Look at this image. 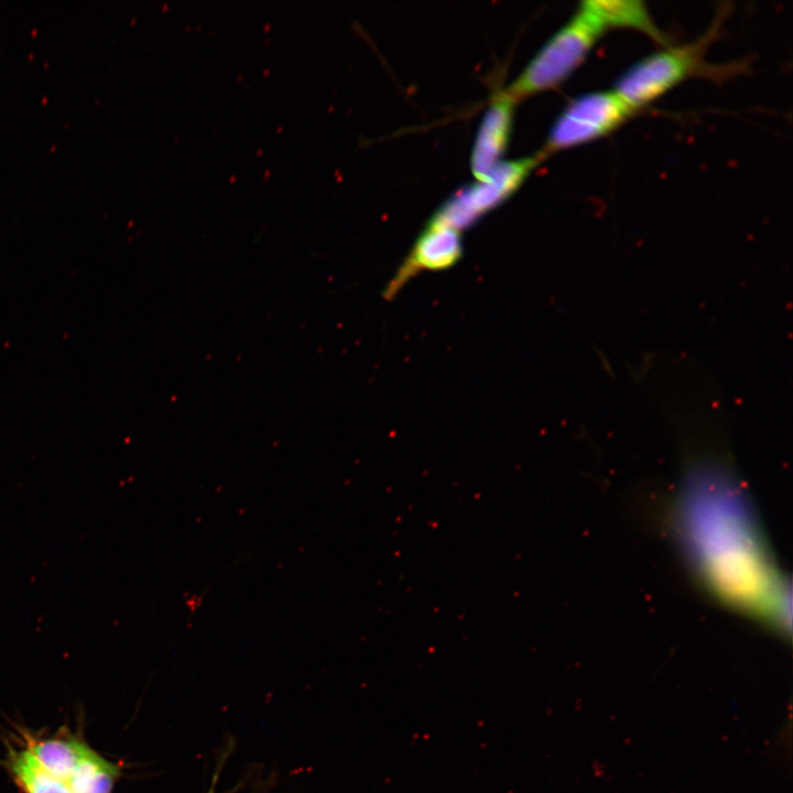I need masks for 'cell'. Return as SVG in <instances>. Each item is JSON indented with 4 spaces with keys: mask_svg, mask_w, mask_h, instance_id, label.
Listing matches in <instances>:
<instances>
[{
    "mask_svg": "<svg viewBox=\"0 0 793 793\" xmlns=\"http://www.w3.org/2000/svg\"><path fill=\"white\" fill-rule=\"evenodd\" d=\"M4 765L22 793H111L121 768L77 734L23 731L7 745Z\"/></svg>",
    "mask_w": 793,
    "mask_h": 793,
    "instance_id": "7a4b0ae2",
    "label": "cell"
},
{
    "mask_svg": "<svg viewBox=\"0 0 793 793\" xmlns=\"http://www.w3.org/2000/svg\"><path fill=\"white\" fill-rule=\"evenodd\" d=\"M691 467L678 524L696 569L724 599L781 620V582L729 469L708 456H698Z\"/></svg>",
    "mask_w": 793,
    "mask_h": 793,
    "instance_id": "6da1fadb",
    "label": "cell"
},
{
    "mask_svg": "<svg viewBox=\"0 0 793 793\" xmlns=\"http://www.w3.org/2000/svg\"><path fill=\"white\" fill-rule=\"evenodd\" d=\"M719 20L696 41L669 46L634 63L619 76L613 89L639 111L687 78L694 76L723 78L732 74L735 70L732 66L715 67L705 61L706 51L718 34Z\"/></svg>",
    "mask_w": 793,
    "mask_h": 793,
    "instance_id": "3957f363",
    "label": "cell"
},
{
    "mask_svg": "<svg viewBox=\"0 0 793 793\" xmlns=\"http://www.w3.org/2000/svg\"><path fill=\"white\" fill-rule=\"evenodd\" d=\"M463 253L458 230L431 219L416 239L405 261L390 280L385 298H392L399 290L421 271L446 270L456 264Z\"/></svg>",
    "mask_w": 793,
    "mask_h": 793,
    "instance_id": "52a82bcc",
    "label": "cell"
},
{
    "mask_svg": "<svg viewBox=\"0 0 793 793\" xmlns=\"http://www.w3.org/2000/svg\"><path fill=\"white\" fill-rule=\"evenodd\" d=\"M637 112L615 89L580 95L572 99L555 119L540 152L546 157L556 151L601 139Z\"/></svg>",
    "mask_w": 793,
    "mask_h": 793,
    "instance_id": "5b68a950",
    "label": "cell"
},
{
    "mask_svg": "<svg viewBox=\"0 0 793 793\" xmlns=\"http://www.w3.org/2000/svg\"><path fill=\"white\" fill-rule=\"evenodd\" d=\"M607 31L612 29H630L663 43L665 36L641 1L622 0H588Z\"/></svg>",
    "mask_w": 793,
    "mask_h": 793,
    "instance_id": "9c48e42d",
    "label": "cell"
},
{
    "mask_svg": "<svg viewBox=\"0 0 793 793\" xmlns=\"http://www.w3.org/2000/svg\"><path fill=\"white\" fill-rule=\"evenodd\" d=\"M515 101L504 90L496 95L477 131L470 166L477 181L500 162L510 139Z\"/></svg>",
    "mask_w": 793,
    "mask_h": 793,
    "instance_id": "ba28073f",
    "label": "cell"
},
{
    "mask_svg": "<svg viewBox=\"0 0 793 793\" xmlns=\"http://www.w3.org/2000/svg\"><path fill=\"white\" fill-rule=\"evenodd\" d=\"M606 32L588 1L582 2L504 93L517 102L558 86L582 65Z\"/></svg>",
    "mask_w": 793,
    "mask_h": 793,
    "instance_id": "277c9868",
    "label": "cell"
},
{
    "mask_svg": "<svg viewBox=\"0 0 793 793\" xmlns=\"http://www.w3.org/2000/svg\"><path fill=\"white\" fill-rule=\"evenodd\" d=\"M208 793H215V792H214V785H213V787L210 789V791H209Z\"/></svg>",
    "mask_w": 793,
    "mask_h": 793,
    "instance_id": "30bf717a",
    "label": "cell"
},
{
    "mask_svg": "<svg viewBox=\"0 0 793 793\" xmlns=\"http://www.w3.org/2000/svg\"><path fill=\"white\" fill-rule=\"evenodd\" d=\"M543 159L545 156L539 152L523 159L500 161L484 180L453 194L432 218L458 231L468 228L509 198Z\"/></svg>",
    "mask_w": 793,
    "mask_h": 793,
    "instance_id": "8992f818",
    "label": "cell"
}]
</instances>
